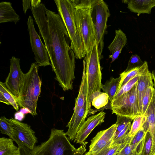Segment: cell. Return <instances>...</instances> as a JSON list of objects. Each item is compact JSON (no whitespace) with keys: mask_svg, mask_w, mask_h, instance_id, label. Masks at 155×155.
Here are the masks:
<instances>
[{"mask_svg":"<svg viewBox=\"0 0 155 155\" xmlns=\"http://www.w3.org/2000/svg\"><path fill=\"white\" fill-rule=\"evenodd\" d=\"M41 0L32 2L31 10L48 52L55 79L64 91L71 90L75 78V58L64 25L58 14Z\"/></svg>","mask_w":155,"mask_h":155,"instance_id":"6da1fadb","label":"cell"},{"mask_svg":"<svg viewBox=\"0 0 155 155\" xmlns=\"http://www.w3.org/2000/svg\"><path fill=\"white\" fill-rule=\"evenodd\" d=\"M39 66L33 63L29 71L24 74L17 100L19 107L27 109L33 116L37 114V102L41 92L42 81L38 74Z\"/></svg>","mask_w":155,"mask_h":155,"instance_id":"7a4b0ae2","label":"cell"},{"mask_svg":"<svg viewBox=\"0 0 155 155\" xmlns=\"http://www.w3.org/2000/svg\"><path fill=\"white\" fill-rule=\"evenodd\" d=\"M75 21L86 54L96 40L95 29L92 15V0H72Z\"/></svg>","mask_w":155,"mask_h":155,"instance_id":"3957f363","label":"cell"},{"mask_svg":"<svg viewBox=\"0 0 155 155\" xmlns=\"http://www.w3.org/2000/svg\"><path fill=\"white\" fill-rule=\"evenodd\" d=\"M58 14L68 32L70 40L71 47L75 58L81 59L86 53L83 44L77 28L74 18V4L72 0H54Z\"/></svg>","mask_w":155,"mask_h":155,"instance_id":"277c9868","label":"cell"},{"mask_svg":"<svg viewBox=\"0 0 155 155\" xmlns=\"http://www.w3.org/2000/svg\"><path fill=\"white\" fill-rule=\"evenodd\" d=\"M64 130L51 129L49 139L31 150L32 155H73L77 149Z\"/></svg>","mask_w":155,"mask_h":155,"instance_id":"5b68a950","label":"cell"},{"mask_svg":"<svg viewBox=\"0 0 155 155\" xmlns=\"http://www.w3.org/2000/svg\"><path fill=\"white\" fill-rule=\"evenodd\" d=\"M100 57L96 40L85 57V73L87 92V104L90 97L94 93L101 92L102 73L100 64Z\"/></svg>","mask_w":155,"mask_h":155,"instance_id":"8992f818","label":"cell"},{"mask_svg":"<svg viewBox=\"0 0 155 155\" xmlns=\"http://www.w3.org/2000/svg\"><path fill=\"white\" fill-rule=\"evenodd\" d=\"M137 82L128 92L110 103L112 114L134 119L140 115L137 94Z\"/></svg>","mask_w":155,"mask_h":155,"instance_id":"52a82bcc","label":"cell"},{"mask_svg":"<svg viewBox=\"0 0 155 155\" xmlns=\"http://www.w3.org/2000/svg\"><path fill=\"white\" fill-rule=\"evenodd\" d=\"M92 7L95 12V22L94 23L96 40L100 57L104 48V39L107 29V22L110 15L108 5L103 0H92Z\"/></svg>","mask_w":155,"mask_h":155,"instance_id":"ba28073f","label":"cell"},{"mask_svg":"<svg viewBox=\"0 0 155 155\" xmlns=\"http://www.w3.org/2000/svg\"><path fill=\"white\" fill-rule=\"evenodd\" d=\"M9 121L12 129L11 138L18 146L22 145L32 150L38 140L30 126L12 118L9 119Z\"/></svg>","mask_w":155,"mask_h":155,"instance_id":"9c48e42d","label":"cell"},{"mask_svg":"<svg viewBox=\"0 0 155 155\" xmlns=\"http://www.w3.org/2000/svg\"><path fill=\"white\" fill-rule=\"evenodd\" d=\"M32 51L35 55L36 63L40 67L51 65L49 56L45 44L41 41L35 28L32 17L29 16L27 21Z\"/></svg>","mask_w":155,"mask_h":155,"instance_id":"30bf717a","label":"cell"},{"mask_svg":"<svg viewBox=\"0 0 155 155\" xmlns=\"http://www.w3.org/2000/svg\"><path fill=\"white\" fill-rule=\"evenodd\" d=\"M117 127L115 124L108 128L98 132L91 140L89 150L84 155L95 154L112 145Z\"/></svg>","mask_w":155,"mask_h":155,"instance_id":"8fae6325","label":"cell"},{"mask_svg":"<svg viewBox=\"0 0 155 155\" xmlns=\"http://www.w3.org/2000/svg\"><path fill=\"white\" fill-rule=\"evenodd\" d=\"M20 58L14 56L10 59V71L5 83L16 100L19 96L20 88L24 74L20 68Z\"/></svg>","mask_w":155,"mask_h":155,"instance_id":"7c38bea8","label":"cell"},{"mask_svg":"<svg viewBox=\"0 0 155 155\" xmlns=\"http://www.w3.org/2000/svg\"><path fill=\"white\" fill-rule=\"evenodd\" d=\"M105 114L106 113L102 111L88 118L77 133L74 142L83 144L93 129L104 122Z\"/></svg>","mask_w":155,"mask_h":155,"instance_id":"4fadbf2b","label":"cell"},{"mask_svg":"<svg viewBox=\"0 0 155 155\" xmlns=\"http://www.w3.org/2000/svg\"><path fill=\"white\" fill-rule=\"evenodd\" d=\"M145 61L144 66L140 72L137 86V98L140 115L142 114V101L147 89L149 86L153 87V77L149 71L147 62Z\"/></svg>","mask_w":155,"mask_h":155,"instance_id":"5bb4252c","label":"cell"},{"mask_svg":"<svg viewBox=\"0 0 155 155\" xmlns=\"http://www.w3.org/2000/svg\"><path fill=\"white\" fill-rule=\"evenodd\" d=\"M91 110L87 106L86 101L84 106L76 115L72 116L71 119L66 126L68 128L65 133L70 140H74L76 135L83 124L86 121V118Z\"/></svg>","mask_w":155,"mask_h":155,"instance_id":"9a60e30c","label":"cell"},{"mask_svg":"<svg viewBox=\"0 0 155 155\" xmlns=\"http://www.w3.org/2000/svg\"><path fill=\"white\" fill-rule=\"evenodd\" d=\"M127 40L126 34L122 30L119 29L115 31L114 39L108 47L111 53L109 58L111 59V63L118 58L122 49L126 44Z\"/></svg>","mask_w":155,"mask_h":155,"instance_id":"2e32d148","label":"cell"},{"mask_svg":"<svg viewBox=\"0 0 155 155\" xmlns=\"http://www.w3.org/2000/svg\"><path fill=\"white\" fill-rule=\"evenodd\" d=\"M127 8L132 12L137 13L150 14L152 9L155 7V0H131L125 1Z\"/></svg>","mask_w":155,"mask_h":155,"instance_id":"e0dca14e","label":"cell"},{"mask_svg":"<svg viewBox=\"0 0 155 155\" xmlns=\"http://www.w3.org/2000/svg\"><path fill=\"white\" fill-rule=\"evenodd\" d=\"M83 69L82 80L78 94L75 100L74 111L72 116H75L78 113L84 106L87 100V86L85 73V62L84 60L83 61Z\"/></svg>","mask_w":155,"mask_h":155,"instance_id":"ac0fdd59","label":"cell"},{"mask_svg":"<svg viewBox=\"0 0 155 155\" xmlns=\"http://www.w3.org/2000/svg\"><path fill=\"white\" fill-rule=\"evenodd\" d=\"M20 19L10 2H0V23L13 22L15 24Z\"/></svg>","mask_w":155,"mask_h":155,"instance_id":"d6986e66","label":"cell"},{"mask_svg":"<svg viewBox=\"0 0 155 155\" xmlns=\"http://www.w3.org/2000/svg\"><path fill=\"white\" fill-rule=\"evenodd\" d=\"M0 155H19V148L11 138H0Z\"/></svg>","mask_w":155,"mask_h":155,"instance_id":"ffe728a7","label":"cell"},{"mask_svg":"<svg viewBox=\"0 0 155 155\" xmlns=\"http://www.w3.org/2000/svg\"><path fill=\"white\" fill-rule=\"evenodd\" d=\"M120 79V77L117 78H112L107 81L104 84L102 85L101 89L103 92L108 95L110 103L117 91Z\"/></svg>","mask_w":155,"mask_h":155,"instance_id":"44dd1931","label":"cell"},{"mask_svg":"<svg viewBox=\"0 0 155 155\" xmlns=\"http://www.w3.org/2000/svg\"><path fill=\"white\" fill-rule=\"evenodd\" d=\"M144 65V62L142 66L135 68L127 71H124L120 74V79L117 91L130 80L139 74L143 68Z\"/></svg>","mask_w":155,"mask_h":155,"instance_id":"7402d4cb","label":"cell"},{"mask_svg":"<svg viewBox=\"0 0 155 155\" xmlns=\"http://www.w3.org/2000/svg\"><path fill=\"white\" fill-rule=\"evenodd\" d=\"M133 137H129L127 142L117 155H136L139 151L141 141L134 144H131Z\"/></svg>","mask_w":155,"mask_h":155,"instance_id":"603a6c76","label":"cell"},{"mask_svg":"<svg viewBox=\"0 0 155 155\" xmlns=\"http://www.w3.org/2000/svg\"><path fill=\"white\" fill-rule=\"evenodd\" d=\"M146 120V117L144 115H139L133 120L130 129L128 133L129 137H134L137 132L142 127Z\"/></svg>","mask_w":155,"mask_h":155,"instance_id":"cb8c5ba5","label":"cell"},{"mask_svg":"<svg viewBox=\"0 0 155 155\" xmlns=\"http://www.w3.org/2000/svg\"><path fill=\"white\" fill-rule=\"evenodd\" d=\"M129 137L128 135L124 142L120 144H112L98 153L92 155H117L124 146Z\"/></svg>","mask_w":155,"mask_h":155,"instance_id":"d4e9b609","label":"cell"},{"mask_svg":"<svg viewBox=\"0 0 155 155\" xmlns=\"http://www.w3.org/2000/svg\"><path fill=\"white\" fill-rule=\"evenodd\" d=\"M0 92L1 93L16 111L19 109V106L14 96L6 87L5 83L0 82Z\"/></svg>","mask_w":155,"mask_h":155,"instance_id":"484cf974","label":"cell"},{"mask_svg":"<svg viewBox=\"0 0 155 155\" xmlns=\"http://www.w3.org/2000/svg\"><path fill=\"white\" fill-rule=\"evenodd\" d=\"M152 145L150 134L147 131L145 136L140 144L139 155H150Z\"/></svg>","mask_w":155,"mask_h":155,"instance_id":"4316f807","label":"cell"},{"mask_svg":"<svg viewBox=\"0 0 155 155\" xmlns=\"http://www.w3.org/2000/svg\"><path fill=\"white\" fill-rule=\"evenodd\" d=\"M144 62L145 65V61H144ZM139 74L131 79L126 84L121 87L116 93L113 100L116 99L121 95L129 91L134 85L137 82L139 79Z\"/></svg>","mask_w":155,"mask_h":155,"instance_id":"83f0119b","label":"cell"},{"mask_svg":"<svg viewBox=\"0 0 155 155\" xmlns=\"http://www.w3.org/2000/svg\"><path fill=\"white\" fill-rule=\"evenodd\" d=\"M133 120L132 118L124 116L117 115V120L115 123L117 128L115 133L114 140L115 138L119 133L130 122Z\"/></svg>","mask_w":155,"mask_h":155,"instance_id":"f1b7e54d","label":"cell"},{"mask_svg":"<svg viewBox=\"0 0 155 155\" xmlns=\"http://www.w3.org/2000/svg\"><path fill=\"white\" fill-rule=\"evenodd\" d=\"M109 100L108 95L104 92L94 98L92 102V104L97 109L103 108L107 105Z\"/></svg>","mask_w":155,"mask_h":155,"instance_id":"f546056e","label":"cell"},{"mask_svg":"<svg viewBox=\"0 0 155 155\" xmlns=\"http://www.w3.org/2000/svg\"><path fill=\"white\" fill-rule=\"evenodd\" d=\"M153 87L149 86L146 90L142 101V114L144 115L152 99Z\"/></svg>","mask_w":155,"mask_h":155,"instance_id":"4dcf8cb0","label":"cell"},{"mask_svg":"<svg viewBox=\"0 0 155 155\" xmlns=\"http://www.w3.org/2000/svg\"><path fill=\"white\" fill-rule=\"evenodd\" d=\"M0 130L2 134L6 135L11 138L12 129L9 119L5 117H2L0 118Z\"/></svg>","mask_w":155,"mask_h":155,"instance_id":"1f68e13d","label":"cell"},{"mask_svg":"<svg viewBox=\"0 0 155 155\" xmlns=\"http://www.w3.org/2000/svg\"><path fill=\"white\" fill-rule=\"evenodd\" d=\"M143 62L139 56L136 54L132 55L128 61L127 67L125 71H127L135 68L142 66Z\"/></svg>","mask_w":155,"mask_h":155,"instance_id":"d6a6232c","label":"cell"},{"mask_svg":"<svg viewBox=\"0 0 155 155\" xmlns=\"http://www.w3.org/2000/svg\"><path fill=\"white\" fill-rule=\"evenodd\" d=\"M131 123V122L129 123L126 127L119 133L114 140L112 144L121 143L125 141L130 131Z\"/></svg>","mask_w":155,"mask_h":155,"instance_id":"836d02e7","label":"cell"},{"mask_svg":"<svg viewBox=\"0 0 155 155\" xmlns=\"http://www.w3.org/2000/svg\"><path fill=\"white\" fill-rule=\"evenodd\" d=\"M146 133L147 132L142 127L133 137L131 144H135L141 141L145 136Z\"/></svg>","mask_w":155,"mask_h":155,"instance_id":"e575fe53","label":"cell"},{"mask_svg":"<svg viewBox=\"0 0 155 155\" xmlns=\"http://www.w3.org/2000/svg\"><path fill=\"white\" fill-rule=\"evenodd\" d=\"M87 142L85 141L77 150L73 153V155H84L86 150V146Z\"/></svg>","mask_w":155,"mask_h":155,"instance_id":"d590c367","label":"cell"},{"mask_svg":"<svg viewBox=\"0 0 155 155\" xmlns=\"http://www.w3.org/2000/svg\"><path fill=\"white\" fill-rule=\"evenodd\" d=\"M19 155H32L31 150L26 147L22 145L18 146Z\"/></svg>","mask_w":155,"mask_h":155,"instance_id":"8d00e7d4","label":"cell"},{"mask_svg":"<svg viewBox=\"0 0 155 155\" xmlns=\"http://www.w3.org/2000/svg\"><path fill=\"white\" fill-rule=\"evenodd\" d=\"M31 0L22 1L23 11L25 14H26L27 11L28 9H31Z\"/></svg>","mask_w":155,"mask_h":155,"instance_id":"74e56055","label":"cell"},{"mask_svg":"<svg viewBox=\"0 0 155 155\" xmlns=\"http://www.w3.org/2000/svg\"><path fill=\"white\" fill-rule=\"evenodd\" d=\"M0 101L1 102L5 103L8 105H10L9 102L4 97V95L0 92Z\"/></svg>","mask_w":155,"mask_h":155,"instance_id":"f35d334b","label":"cell"},{"mask_svg":"<svg viewBox=\"0 0 155 155\" xmlns=\"http://www.w3.org/2000/svg\"><path fill=\"white\" fill-rule=\"evenodd\" d=\"M152 75L153 77V79L154 80V85L153 87V88L155 89V71H153L152 72Z\"/></svg>","mask_w":155,"mask_h":155,"instance_id":"ab89813d","label":"cell"},{"mask_svg":"<svg viewBox=\"0 0 155 155\" xmlns=\"http://www.w3.org/2000/svg\"><path fill=\"white\" fill-rule=\"evenodd\" d=\"M139 155V153H138L137 154V155Z\"/></svg>","mask_w":155,"mask_h":155,"instance_id":"60d3db41","label":"cell"}]
</instances>
